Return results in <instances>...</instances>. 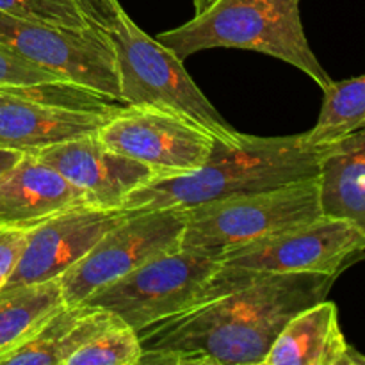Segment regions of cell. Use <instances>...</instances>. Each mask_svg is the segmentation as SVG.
<instances>
[{
	"label": "cell",
	"instance_id": "obj_1",
	"mask_svg": "<svg viewBox=\"0 0 365 365\" xmlns=\"http://www.w3.org/2000/svg\"><path fill=\"white\" fill-rule=\"evenodd\" d=\"M335 277L260 274L139 331L141 365H264L299 310L327 299Z\"/></svg>",
	"mask_w": 365,
	"mask_h": 365
},
{
	"label": "cell",
	"instance_id": "obj_2",
	"mask_svg": "<svg viewBox=\"0 0 365 365\" xmlns=\"http://www.w3.org/2000/svg\"><path fill=\"white\" fill-rule=\"evenodd\" d=\"M324 148L310 145L305 134L282 138L242 134L232 145L216 139L202 168L192 173L152 178L135 189L121 209L185 210L314 178L319 175Z\"/></svg>",
	"mask_w": 365,
	"mask_h": 365
},
{
	"label": "cell",
	"instance_id": "obj_3",
	"mask_svg": "<svg viewBox=\"0 0 365 365\" xmlns=\"http://www.w3.org/2000/svg\"><path fill=\"white\" fill-rule=\"evenodd\" d=\"M157 39L184 61L203 50H252L298 68L323 91L334 82L310 48L299 0H216Z\"/></svg>",
	"mask_w": 365,
	"mask_h": 365
},
{
	"label": "cell",
	"instance_id": "obj_4",
	"mask_svg": "<svg viewBox=\"0 0 365 365\" xmlns=\"http://www.w3.org/2000/svg\"><path fill=\"white\" fill-rule=\"evenodd\" d=\"M246 274L248 271L225 267L220 257L180 248L143 264L82 303L107 310L143 331L237 287Z\"/></svg>",
	"mask_w": 365,
	"mask_h": 365
},
{
	"label": "cell",
	"instance_id": "obj_5",
	"mask_svg": "<svg viewBox=\"0 0 365 365\" xmlns=\"http://www.w3.org/2000/svg\"><path fill=\"white\" fill-rule=\"evenodd\" d=\"M107 36L116 57L123 106L175 114L230 145L242 138L196 86L185 70L184 59L146 34L127 13L121 14L118 25L107 31Z\"/></svg>",
	"mask_w": 365,
	"mask_h": 365
},
{
	"label": "cell",
	"instance_id": "obj_6",
	"mask_svg": "<svg viewBox=\"0 0 365 365\" xmlns=\"http://www.w3.org/2000/svg\"><path fill=\"white\" fill-rule=\"evenodd\" d=\"M182 248L223 257L323 216L317 177L185 209Z\"/></svg>",
	"mask_w": 365,
	"mask_h": 365
},
{
	"label": "cell",
	"instance_id": "obj_7",
	"mask_svg": "<svg viewBox=\"0 0 365 365\" xmlns=\"http://www.w3.org/2000/svg\"><path fill=\"white\" fill-rule=\"evenodd\" d=\"M0 43L71 88L121 103L113 43L102 29L59 27L0 13Z\"/></svg>",
	"mask_w": 365,
	"mask_h": 365
},
{
	"label": "cell",
	"instance_id": "obj_8",
	"mask_svg": "<svg viewBox=\"0 0 365 365\" xmlns=\"http://www.w3.org/2000/svg\"><path fill=\"white\" fill-rule=\"evenodd\" d=\"M184 228V210H132L59 278L64 303L86 302L143 264L180 250Z\"/></svg>",
	"mask_w": 365,
	"mask_h": 365
},
{
	"label": "cell",
	"instance_id": "obj_9",
	"mask_svg": "<svg viewBox=\"0 0 365 365\" xmlns=\"http://www.w3.org/2000/svg\"><path fill=\"white\" fill-rule=\"evenodd\" d=\"M365 250V234L346 220L319 216L220 257L232 269L260 274L337 277L351 257Z\"/></svg>",
	"mask_w": 365,
	"mask_h": 365
},
{
	"label": "cell",
	"instance_id": "obj_10",
	"mask_svg": "<svg viewBox=\"0 0 365 365\" xmlns=\"http://www.w3.org/2000/svg\"><path fill=\"white\" fill-rule=\"evenodd\" d=\"M114 152L145 164L157 177L192 173L205 164L216 139L191 121L148 107L121 106L96 132Z\"/></svg>",
	"mask_w": 365,
	"mask_h": 365
},
{
	"label": "cell",
	"instance_id": "obj_11",
	"mask_svg": "<svg viewBox=\"0 0 365 365\" xmlns=\"http://www.w3.org/2000/svg\"><path fill=\"white\" fill-rule=\"evenodd\" d=\"M120 107L100 96L52 98L0 89V146L38 153L73 139L95 135Z\"/></svg>",
	"mask_w": 365,
	"mask_h": 365
},
{
	"label": "cell",
	"instance_id": "obj_12",
	"mask_svg": "<svg viewBox=\"0 0 365 365\" xmlns=\"http://www.w3.org/2000/svg\"><path fill=\"white\" fill-rule=\"evenodd\" d=\"M132 210L81 205L31 228L16 266L0 294L25 285L59 280L78 262L103 234Z\"/></svg>",
	"mask_w": 365,
	"mask_h": 365
},
{
	"label": "cell",
	"instance_id": "obj_13",
	"mask_svg": "<svg viewBox=\"0 0 365 365\" xmlns=\"http://www.w3.org/2000/svg\"><path fill=\"white\" fill-rule=\"evenodd\" d=\"M73 184L88 203L121 209L125 200L157 175L145 164L107 148L95 135L73 139L34 153Z\"/></svg>",
	"mask_w": 365,
	"mask_h": 365
},
{
	"label": "cell",
	"instance_id": "obj_14",
	"mask_svg": "<svg viewBox=\"0 0 365 365\" xmlns=\"http://www.w3.org/2000/svg\"><path fill=\"white\" fill-rule=\"evenodd\" d=\"M81 205L86 196L34 153L0 173V228L31 230Z\"/></svg>",
	"mask_w": 365,
	"mask_h": 365
},
{
	"label": "cell",
	"instance_id": "obj_15",
	"mask_svg": "<svg viewBox=\"0 0 365 365\" xmlns=\"http://www.w3.org/2000/svg\"><path fill=\"white\" fill-rule=\"evenodd\" d=\"M264 365H365V356L342 334L337 305L321 299L291 317Z\"/></svg>",
	"mask_w": 365,
	"mask_h": 365
},
{
	"label": "cell",
	"instance_id": "obj_16",
	"mask_svg": "<svg viewBox=\"0 0 365 365\" xmlns=\"http://www.w3.org/2000/svg\"><path fill=\"white\" fill-rule=\"evenodd\" d=\"M317 180L324 216L349 221L365 234V128L324 148Z\"/></svg>",
	"mask_w": 365,
	"mask_h": 365
},
{
	"label": "cell",
	"instance_id": "obj_17",
	"mask_svg": "<svg viewBox=\"0 0 365 365\" xmlns=\"http://www.w3.org/2000/svg\"><path fill=\"white\" fill-rule=\"evenodd\" d=\"M113 314L107 310L86 303H64L27 342L7 353L0 365H66L68 359Z\"/></svg>",
	"mask_w": 365,
	"mask_h": 365
},
{
	"label": "cell",
	"instance_id": "obj_18",
	"mask_svg": "<svg viewBox=\"0 0 365 365\" xmlns=\"http://www.w3.org/2000/svg\"><path fill=\"white\" fill-rule=\"evenodd\" d=\"M64 305L59 280L0 294V360L27 342Z\"/></svg>",
	"mask_w": 365,
	"mask_h": 365
},
{
	"label": "cell",
	"instance_id": "obj_19",
	"mask_svg": "<svg viewBox=\"0 0 365 365\" xmlns=\"http://www.w3.org/2000/svg\"><path fill=\"white\" fill-rule=\"evenodd\" d=\"M316 125L305 132L310 145L324 148L365 128V75L331 82Z\"/></svg>",
	"mask_w": 365,
	"mask_h": 365
},
{
	"label": "cell",
	"instance_id": "obj_20",
	"mask_svg": "<svg viewBox=\"0 0 365 365\" xmlns=\"http://www.w3.org/2000/svg\"><path fill=\"white\" fill-rule=\"evenodd\" d=\"M0 89L18 95L52 96V98L93 96V93L71 88L56 73L25 59L4 43H0Z\"/></svg>",
	"mask_w": 365,
	"mask_h": 365
},
{
	"label": "cell",
	"instance_id": "obj_21",
	"mask_svg": "<svg viewBox=\"0 0 365 365\" xmlns=\"http://www.w3.org/2000/svg\"><path fill=\"white\" fill-rule=\"evenodd\" d=\"M141 355L139 331L113 314L109 323L88 339L66 365H141Z\"/></svg>",
	"mask_w": 365,
	"mask_h": 365
},
{
	"label": "cell",
	"instance_id": "obj_22",
	"mask_svg": "<svg viewBox=\"0 0 365 365\" xmlns=\"http://www.w3.org/2000/svg\"><path fill=\"white\" fill-rule=\"evenodd\" d=\"M0 13L70 29H84L91 25L73 0H0Z\"/></svg>",
	"mask_w": 365,
	"mask_h": 365
},
{
	"label": "cell",
	"instance_id": "obj_23",
	"mask_svg": "<svg viewBox=\"0 0 365 365\" xmlns=\"http://www.w3.org/2000/svg\"><path fill=\"white\" fill-rule=\"evenodd\" d=\"M86 20L102 31H110L118 25L125 9L118 0H73Z\"/></svg>",
	"mask_w": 365,
	"mask_h": 365
},
{
	"label": "cell",
	"instance_id": "obj_24",
	"mask_svg": "<svg viewBox=\"0 0 365 365\" xmlns=\"http://www.w3.org/2000/svg\"><path fill=\"white\" fill-rule=\"evenodd\" d=\"M29 230L18 228H0V291L9 280L20 253L27 241Z\"/></svg>",
	"mask_w": 365,
	"mask_h": 365
},
{
	"label": "cell",
	"instance_id": "obj_25",
	"mask_svg": "<svg viewBox=\"0 0 365 365\" xmlns=\"http://www.w3.org/2000/svg\"><path fill=\"white\" fill-rule=\"evenodd\" d=\"M21 155H24V153L14 152V150L9 148H2V146H0V173H2L4 170H7V168L13 166Z\"/></svg>",
	"mask_w": 365,
	"mask_h": 365
},
{
	"label": "cell",
	"instance_id": "obj_26",
	"mask_svg": "<svg viewBox=\"0 0 365 365\" xmlns=\"http://www.w3.org/2000/svg\"><path fill=\"white\" fill-rule=\"evenodd\" d=\"M214 2H216V0H192V4H195V14L207 11Z\"/></svg>",
	"mask_w": 365,
	"mask_h": 365
}]
</instances>
